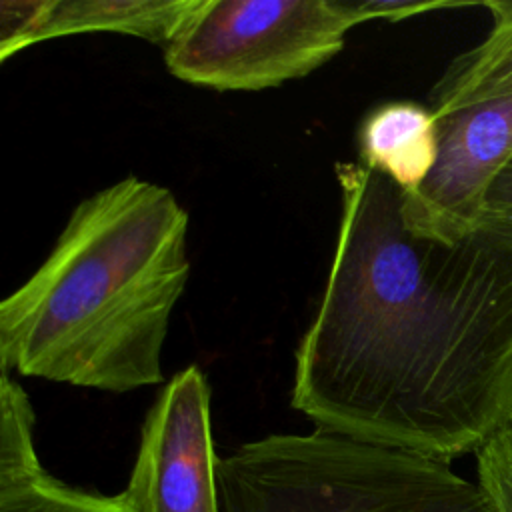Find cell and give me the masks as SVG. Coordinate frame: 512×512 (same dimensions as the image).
Here are the masks:
<instances>
[{"label":"cell","instance_id":"cell-3","mask_svg":"<svg viewBox=\"0 0 512 512\" xmlns=\"http://www.w3.org/2000/svg\"><path fill=\"white\" fill-rule=\"evenodd\" d=\"M222 512H498L432 456L342 434H268L216 464Z\"/></svg>","mask_w":512,"mask_h":512},{"label":"cell","instance_id":"cell-10","mask_svg":"<svg viewBox=\"0 0 512 512\" xmlns=\"http://www.w3.org/2000/svg\"><path fill=\"white\" fill-rule=\"evenodd\" d=\"M480 6L492 14L490 32L448 64L430 90L432 112L512 96V0L482 2Z\"/></svg>","mask_w":512,"mask_h":512},{"label":"cell","instance_id":"cell-1","mask_svg":"<svg viewBox=\"0 0 512 512\" xmlns=\"http://www.w3.org/2000/svg\"><path fill=\"white\" fill-rule=\"evenodd\" d=\"M340 226L294 352L290 404L316 428L452 462L512 416V242L416 236L402 190L336 162Z\"/></svg>","mask_w":512,"mask_h":512},{"label":"cell","instance_id":"cell-9","mask_svg":"<svg viewBox=\"0 0 512 512\" xmlns=\"http://www.w3.org/2000/svg\"><path fill=\"white\" fill-rule=\"evenodd\" d=\"M360 164L388 176L404 194L416 192L438 158V122L430 106L412 100L372 108L358 126Z\"/></svg>","mask_w":512,"mask_h":512},{"label":"cell","instance_id":"cell-2","mask_svg":"<svg viewBox=\"0 0 512 512\" xmlns=\"http://www.w3.org/2000/svg\"><path fill=\"white\" fill-rule=\"evenodd\" d=\"M190 278L188 212L134 174L84 198L46 260L0 302V368L104 392L162 384Z\"/></svg>","mask_w":512,"mask_h":512},{"label":"cell","instance_id":"cell-5","mask_svg":"<svg viewBox=\"0 0 512 512\" xmlns=\"http://www.w3.org/2000/svg\"><path fill=\"white\" fill-rule=\"evenodd\" d=\"M210 384L198 366L172 376L150 406L128 486L132 512H222Z\"/></svg>","mask_w":512,"mask_h":512},{"label":"cell","instance_id":"cell-14","mask_svg":"<svg viewBox=\"0 0 512 512\" xmlns=\"http://www.w3.org/2000/svg\"><path fill=\"white\" fill-rule=\"evenodd\" d=\"M510 422H512V416H510Z\"/></svg>","mask_w":512,"mask_h":512},{"label":"cell","instance_id":"cell-13","mask_svg":"<svg viewBox=\"0 0 512 512\" xmlns=\"http://www.w3.org/2000/svg\"><path fill=\"white\" fill-rule=\"evenodd\" d=\"M356 12L360 14L362 22L366 20H406L424 12L442 10V8H462L470 6L468 2H384V0H352Z\"/></svg>","mask_w":512,"mask_h":512},{"label":"cell","instance_id":"cell-4","mask_svg":"<svg viewBox=\"0 0 512 512\" xmlns=\"http://www.w3.org/2000/svg\"><path fill=\"white\" fill-rule=\"evenodd\" d=\"M358 24L352 0H198L164 62L182 82L254 92L324 66Z\"/></svg>","mask_w":512,"mask_h":512},{"label":"cell","instance_id":"cell-12","mask_svg":"<svg viewBox=\"0 0 512 512\" xmlns=\"http://www.w3.org/2000/svg\"><path fill=\"white\" fill-rule=\"evenodd\" d=\"M476 230L512 242V160L490 186Z\"/></svg>","mask_w":512,"mask_h":512},{"label":"cell","instance_id":"cell-8","mask_svg":"<svg viewBox=\"0 0 512 512\" xmlns=\"http://www.w3.org/2000/svg\"><path fill=\"white\" fill-rule=\"evenodd\" d=\"M0 512H132L124 492H86L42 468L32 402L8 372L0 376Z\"/></svg>","mask_w":512,"mask_h":512},{"label":"cell","instance_id":"cell-11","mask_svg":"<svg viewBox=\"0 0 512 512\" xmlns=\"http://www.w3.org/2000/svg\"><path fill=\"white\" fill-rule=\"evenodd\" d=\"M478 484L498 512H512V422L508 420L478 452Z\"/></svg>","mask_w":512,"mask_h":512},{"label":"cell","instance_id":"cell-6","mask_svg":"<svg viewBox=\"0 0 512 512\" xmlns=\"http://www.w3.org/2000/svg\"><path fill=\"white\" fill-rule=\"evenodd\" d=\"M434 116L438 158L416 192H402V216L416 236L456 244L476 232L486 194L512 160V96Z\"/></svg>","mask_w":512,"mask_h":512},{"label":"cell","instance_id":"cell-7","mask_svg":"<svg viewBox=\"0 0 512 512\" xmlns=\"http://www.w3.org/2000/svg\"><path fill=\"white\" fill-rule=\"evenodd\" d=\"M198 0H2L0 60L72 34L116 32L166 46Z\"/></svg>","mask_w":512,"mask_h":512}]
</instances>
